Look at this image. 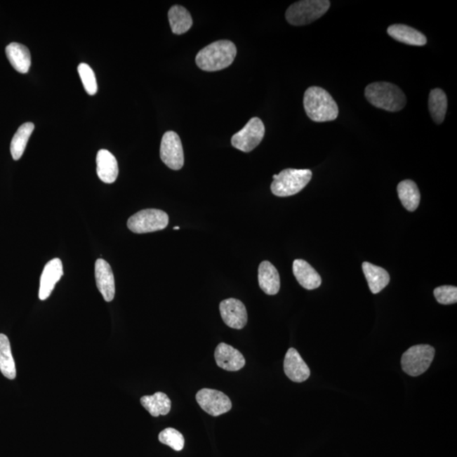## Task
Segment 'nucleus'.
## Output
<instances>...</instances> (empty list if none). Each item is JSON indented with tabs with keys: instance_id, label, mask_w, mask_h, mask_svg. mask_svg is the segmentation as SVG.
Masks as SVG:
<instances>
[{
	"instance_id": "30",
	"label": "nucleus",
	"mask_w": 457,
	"mask_h": 457,
	"mask_svg": "<svg viewBox=\"0 0 457 457\" xmlns=\"http://www.w3.org/2000/svg\"><path fill=\"white\" fill-rule=\"evenodd\" d=\"M436 300L440 304L451 305L457 302V288L452 286H443L434 291Z\"/></svg>"
},
{
	"instance_id": "9",
	"label": "nucleus",
	"mask_w": 457,
	"mask_h": 457,
	"mask_svg": "<svg viewBox=\"0 0 457 457\" xmlns=\"http://www.w3.org/2000/svg\"><path fill=\"white\" fill-rule=\"evenodd\" d=\"M160 158L171 170L179 171L184 166V152L179 135L175 131H167L160 144Z\"/></svg>"
},
{
	"instance_id": "11",
	"label": "nucleus",
	"mask_w": 457,
	"mask_h": 457,
	"mask_svg": "<svg viewBox=\"0 0 457 457\" xmlns=\"http://www.w3.org/2000/svg\"><path fill=\"white\" fill-rule=\"evenodd\" d=\"M220 311L222 319L230 328L241 329L248 323V312L240 300L229 298L222 300Z\"/></svg>"
},
{
	"instance_id": "20",
	"label": "nucleus",
	"mask_w": 457,
	"mask_h": 457,
	"mask_svg": "<svg viewBox=\"0 0 457 457\" xmlns=\"http://www.w3.org/2000/svg\"><path fill=\"white\" fill-rule=\"evenodd\" d=\"M8 60L16 72L27 73L31 67V53L23 44L11 43L6 48Z\"/></svg>"
},
{
	"instance_id": "19",
	"label": "nucleus",
	"mask_w": 457,
	"mask_h": 457,
	"mask_svg": "<svg viewBox=\"0 0 457 457\" xmlns=\"http://www.w3.org/2000/svg\"><path fill=\"white\" fill-rule=\"evenodd\" d=\"M387 32L398 42L411 46H423L427 44V38L422 32L406 25L395 24L387 29Z\"/></svg>"
},
{
	"instance_id": "17",
	"label": "nucleus",
	"mask_w": 457,
	"mask_h": 457,
	"mask_svg": "<svg viewBox=\"0 0 457 457\" xmlns=\"http://www.w3.org/2000/svg\"><path fill=\"white\" fill-rule=\"evenodd\" d=\"M97 174L105 183L111 184L117 180L119 175V166L117 159L111 152L101 150L97 154Z\"/></svg>"
},
{
	"instance_id": "14",
	"label": "nucleus",
	"mask_w": 457,
	"mask_h": 457,
	"mask_svg": "<svg viewBox=\"0 0 457 457\" xmlns=\"http://www.w3.org/2000/svg\"><path fill=\"white\" fill-rule=\"evenodd\" d=\"M284 371L291 381L303 383L310 377V369L295 348H290L284 361Z\"/></svg>"
},
{
	"instance_id": "8",
	"label": "nucleus",
	"mask_w": 457,
	"mask_h": 457,
	"mask_svg": "<svg viewBox=\"0 0 457 457\" xmlns=\"http://www.w3.org/2000/svg\"><path fill=\"white\" fill-rule=\"evenodd\" d=\"M265 134V127L258 117H253L243 128L234 134L232 144L234 148L243 152H249L262 142Z\"/></svg>"
},
{
	"instance_id": "12",
	"label": "nucleus",
	"mask_w": 457,
	"mask_h": 457,
	"mask_svg": "<svg viewBox=\"0 0 457 457\" xmlns=\"http://www.w3.org/2000/svg\"><path fill=\"white\" fill-rule=\"evenodd\" d=\"M63 265L60 258H53L45 265L40 279L39 299L49 298L55 286L63 277Z\"/></svg>"
},
{
	"instance_id": "16",
	"label": "nucleus",
	"mask_w": 457,
	"mask_h": 457,
	"mask_svg": "<svg viewBox=\"0 0 457 457\" xmlns=\"http://www.w3.org/2000/svg\"><path fill=\"white\" fill-rule=\"evenodd\" d=\"M258 284L267 295H277L281 288L279 272L269 261H263L258 267Z\"/></svg>"
},
{
	"instance_id": "28",
	"label": "nucleus",
	"mask_w": 457,
	"mask_h": 457,
	"mask_svg": "<svg viewBox=\"0 0 457 457\" xmlns=\"http://www.w3.org/2000/svg\"><path fill=\"white\" fill-rule=\"evenodd\" d=\"M159 440L175 451H183L185 446L184 436L178 430L173 429V428H167V429L160 432Z\"/></svg>"
},
{
	"instance_id": "1",
	"label": "nucleus",
	"mask_w": 457,
	"mask_h": 457,
	"mask_svg": "<svg viewBox=\"0 0 457 457\" xmlns=\"http://www.w3.org/2000/svg\"><path fill=\"white\" fill-rule=\"evenodd\" d=\"M237 49L230 40H219L206 46L197 53L196 63L204 72H218L233 63Z\"/></svg>"
},
{
	"instance_id": "18",
	"label": "nucleus",
	"mask_w": 457,
	"mask_h": 457,
	"mask_svg": "<svg viewBox=\"0 0 457 457\" xmlns=\"http://www.w3.org/2000/svg\"><path fill=\"white\" fill-rule=\"evenodd\" d=\"M293 274L296 281L307 290L317 289L322 283V279L318 272L303 259H296L294 261Z\"/></svg>"
},
{
	"instance_id": "5",
	"label": "nucleus",
	"mask_w": 457,
	"mask_h": 457,
	"mask_svg": "<svg viewBox=\"0 0 457 457\" xmlns=\"http://www.w3.org/2000/svg\"><path fill=\"white\" fill-rule=\"evenodd\" d=\"M310 170L286 168L277 175L271 184V192L277 197H286L298 194L312 179Z\"/></svg>"
},
{
	"instance_id": "31",
	"label": "nucleus",
	"mask_w": 457,
	"mask_h": 457,
	"mask_svg": "<svg viewBox=\"0 0 457 457\" xmlns=\"http://www.w3.org/2000/svg\"><path fill=\"white\" fill-rule=\"evenodd\" d=\"M174 230H180L179 226H175V227L174 228Z\"/></svg>"
},
{
	"instance_id": "24",
	"label": "nucleus",
	"mask_w": 457,
	"mask_h": 457,
	"mask_svg": "<svg viewBox=\"0 0 457 457\" xmlns=\"http://www.w3.org/2000/svg\"><path fill=\"white\" fill-rule=\"evenodd\" d=\"M398 197L402 204L410 212L415 211L420 204V192L417 184L411 180H402L397 187Z\"/></svg>"
},
{
	"instance_id": "7",
	"label": "nucleus",
	"mask_w": 457,
	"mask_h": 457,
	"mask_svg": "<svg viewBox=\"0 0 457 457\" xmlns=\"http://www.w3.org/2000/svg\"><path fill=\"white\" fill-rule=\"evenodd\" d=\"M168 225V216L160 209H143L130 217L127 221L131 232L144 234L158 232L166 229Z\"/></svg>"
},
{
	"instance_id": "26",
	"label": "nucleus",
	"mask_w": 457,
	"mask_h": 457,
	"mask_svg": "<svg viewBox=\"0 0 457 457\" xmlns=\"http://www.w3.org/2000/svg\"><path fill=\"white\" fill-rule=\"evenodd\" d=\"M34 128V123L27 122L20 126L19 129L16 131L11 143V152L14 160H19L22 158L25 150H26L29 138H30Z\"/></svg>"
},
{
	"instance_id": "2",
	"label": "nucleus",
	"mask_w": 457,
	"mask_h": 457,
	"mask_svg": "<svg viewBox=\"0 0 457 457\" xmlns=\"http://www.w3.org/2000/svg\"><path fill=\"white\" fill-rule=\"evenodd\" d=\"M303 105L307 117L315 122L335 121L339 108L326 90L319 86H310L304 93Z\"/></svg>"
},
{
	"instance_id": "22",
	"label": "nucleus",
	"mask_w": 457,
	"mask_h": 457,
	"mask_svg": "<svg viewBox=\"0 0 457 457\" xmlns=\"http://www.w3.org/2000/svg\"><path fill=\"white\" fill-rule=\"evenodd\" d=\"M168 18L172 32L176 35L186 34L193 24L190 12L181 6H172L168 12Z\"/></svg>"
},
{
	"instance_id": "3",
	"label": "nucleus",
	"mask_w": 457,
	"mask_h": 457,
	"mask_svg": "<svg viewBox=\"0 0 457 457\" xmlns=\"http://www.w3.org/2000/svg\"><path fill=\"white\" fill-rule=\"evenodd\" d=\"M367 100L378 109L397 112L406 105L404 93L397 85L390 82H373L365 89Z\"/></svg>"
},
{
	"instance_id": "13",
	"label": "nucleus",
	"mask_w": 457,
	"mask_h": 457,
	"mask_svg": "<svg viewBox=\"0 0 457 457\" xmlns=\"http://www.w3.org/2000/svg\"><path fill=\"white\" fill-rule=\"evenodd\" d=\"M216 364L222 369L237 372L244 368L246 360L242 354L232 345L220 343L215 352Z\"/></svg>"
},
{
	"instance_id": "10",
	"label": "nucleus",
	"mask_w": 457,
	"mask_h": 457,
	"mask_svg": "<svg viewBox=\"0 0 457 457\" xmlns=\"http://www.w3.org/2000/svg\"><path fill=\"white\" fill-rule=\"evenodd\" d=\"M196 400L201 409L213 417L228 413L232 409V402L227 395L216 390H200L196 395Z\"/></svg>"
},
{
	"instance_id": "23",
	"label": "nucleus",
	"mask_w": 457,
	"mask_h": 457,
	"mask_svg": "<svg viewBox=\"0 0 457 457\" xmlns=\"http://www.w3.org/2000/svg\"><path fill=\"white\" fill-rule=\"evenodd\" d=\"M141 404L152 417L166 416L171 410V401L166 394L156 392L152 395H145L141 398Z\"/></svg>"
},
{
	"instance_id": "4",
	"label": "nucleus",
	"mask_w": 457,
	"mask_h": 457,
	"mask_svg": "<svg viewBox=\"0 0 457 457\" xmlns=\"http://www.w3.org/2000/svg\"><path fill=\"white\" fill-rule=\"evenodd\" d=\"M329 7L331 2L328 0H303L288 8L286 18L293 26H305L322 18Z\"/></svg>"
},
{
	"instance_id": "15",
	"label": "nucleus",
	"mask_w": 457,
	"mask_h": 457,
	"mask_svg": "<svg viewBox=\"0 0 457 457\" xmlns=\"http://www.w3.org/2000/svg\"><path fill=\"white\" fill-rule=\"evenodd\" d=\"M95 279L98 291L106 302L114 298L115 284L112 269L104 259H98L95 263Z\"/></svg>"
},
{
	"instance_id": "29",
	"label": "nucleus",
	"mask_w": 457,
	"mask_h": 457,
	"mask_svg": "<svg viewBox=\"0 0 457 457\" xmlns=\"http://www.w3.org/2000/svg\"><path fill=\"white\" fill-rule=\"evenodd\" d=\"M78 73H79L82 84H84L86 92L89 95H94L98 92V84L95 74L93 69L88 64L81 63L78 65Z\"/></svg>"
},
{
	"instance_id": "21",
	"label": "nucleus",
	"mask_w": 457,
	"mask_h": 457,
	"mask_svg": "<svg viewBox=\"0 0 457 457\" xmlns=\"http://www.w3.org/2000/svg\"><path fill=\"white\" fill-rule=\"evenodd\" d=\"M362 270L369 284V289L373 294H378L384 289L390 281L388 272L381 267H378L364 262L362 263Z\"/></svg>"
},
{
	"instance_id": "6",
	"label": "nucleus",
	"mask_w": 457,
	"mask_h": 457,
	"mask_svg": "<svg viewBox=\"0 0 457 457\" xmlns=\"http://www.w3.org/2000/svg\"><path fill=\"white\" fill-rule=\"evenodd\" d=\"M435 350L430 345H413L402 357L403 371L417 377L426 372L434 360Z\"/></svg>"
},
{
	"instance_id": "27",
	"label": "nucleus",
	"mask_w": 457,
	"mask_h": 457,
	"mask_svg": "<svg viewBox=\"0 0 457 457\" xmlns=\"http://www.w3.org/2000/svg\"><path fill=\"white\" fill-rule=\"evenodd\" d=\"M448 101L446 93L439 88L432 90L429 98V109L436 124H442L447 111Z\"/></svg>"
},
{
	"instance_id": "25",
	"label": "nucleus",
	"mask_w": 457,
	"mask_h": 457,
	"mask_svg": "<svg viewBox=\"0 0 457 457\" xmlns=\"http://www.w3.org/2000/svg\"><path fill=\"white\" fill-rule=\"evenodd\" d=\"M0 371L9 380H14L16 377L15 364L12 356L10 340L4 333H0Z\"/></svg>"
}]
</instances>
